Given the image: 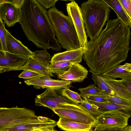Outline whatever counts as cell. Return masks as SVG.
<instances>
[{
  "label": "cell",
  "instance_id": "6da1fadb",
  "mask_svg": "<svg viewBox=\"0 0 131 131\" xmlns=\"http://www.w3.org/2000/svg\"><path fill=\"white\" fill-rule=\"evenodd\" d=\"M130 28L117 18L111 19L95 40L88 42L83 58L90 72L100 76L127 59L130 49Z\"/></svg>",
  "mask_w": 131,
  "mask_h": 131
},
{
  "label": "cell",
  "instance_id": "7a4b0ae2",
  "mask_svg": "<svg viewBox=\"0 0 131 131\" xmlns=\"http://www.w3.org/2000/svg\"><path fill=\"white\" fill-rule=\"evenodd\" d=\"M21 9L19 23L28 40L38 48L61 50L47 10L36 0H25Z\"/></svg>",
  "mask_w": 131,
  "mask_h": 131
},
{
  "label": "cell",
  "instance_id": "3957f363",
  "mask_svg": "<svg viewBox=\"0 0 131 131\" xmlns=\"http://www.w3.org/2000/svg\"><path fill=\"white\" fill-rule=\"evenodd\" d=\"M80 8L87 36L94 41L108 20L111 8L103 0L87 1Z\"/></svg>",
  "mask_w": 131,
  "mask_h": 131
},
{
  "label": "cell",
  "instance_id": "277c9868",
  "mask_svg": "<svg viewBox=\"0 0 131 131\" xmlns=\"http://www.w3.org/2000/svg\"><path fill=\"white\" fill-rule=\"evenodd\" d=\"M58 43L67 51L80 48L75 28L71 17L65 15L54 6L48 11Z\"/></svg>",
  "mask_w": 131,
  "mask_h": 131
},
{
  "label": "cell",
  "instance_id": "5b68a950",
  "mask_svg": "<svg viewBox=\"0 0 131 131\" xmlns=\"http://www.w3.org/2000/svg\"><path fill=\"white\" fill-rule=\"evenodd\" d=\"M38 118L34 111L24 107H0V131L17 124L36 121Z\"/></svg>",
  "mask_w": 131,
  "mask_h": 131
},
{
  "label": "cell",
  "instance_id": "8992f818",
  "mask_svg": "<svg viewBox=\"0 0 131 131\" xmlns=\"http://www.w3.org/2000/svg\"><path fill=\"white\" fill-rule=\"evenodd\" d=\"M52 110L59 117L95 126V118L85 110L79 104H64Z\"/></svg>",
  "mask_w": 131,
  "mask_h": 131
},
{
  "label": "cell",
  "instance_id": "52a82bcc",
  "mask_svg": "<svg viewBox=\"0 0 131 131\" xmlns=\"http://www.w3.org/2000/svg\"><path fill=\"white\" fill-rule=\"evenodd\" d=\"M63 89H46L43 93L36 96L35 105L46 107L52 110L64 104H77L64 95L62 93Z\"/></svg>",
  "mask_w": 131,
  "mask_h": 131
},
{
  "label": "cell",
  "instance_id": "ba28073f",
  "mask_svg": "<svg viewBox=\"0 0 131 131\" xmlns=\"http://www.w3.org/2000/svg\"><path fill=\"white\" fill-rule=\"evenodd\" d=\"M67 10L71 18L78 36L80 47L87 49V36L80 7L74 1L67 4Z\"/></svg>",
  "mask_w": 131,
  "mask_h": 131
},
{
  "label": "cell",
  "instance_id": "9c48e42d",
  "mask_svg": "<svg viewBox=\"0 0 131 131\" xmlns=\"http://www.w3.org/2000/svg\"><path fill=\"white\" fill-rule=\"evenodd\" d=\"M131 113L125 111L115 110L101 114L95 118V126L125 128L128 124Z\"/></svg>",
  "mask_w": 131,
  "mask_h": 131
},
{
  "label": "cell",
  "instance_id": "30bf717a",
  "mask_svg": "<svg viewBox=\"0 0 131 131\" xmlns=\"http://www.w3.org/2000/svg\"><path fill=\"white\" fill-rule=\"evenodd\" d=\"M57 122L47 117L38 116L36 121L14 125L0 131H34L50 127H55Z\"/></svg>",
  "mask_w": 131,
  "mask_h": 131
},
{
  "label": "cell",
  "instance_id": "8fae6325",
  "mask_svg": "<svg viewBox=\"0 0 131 131\" xmlns=\"http://www.w3.org/2000/svg\"><path fill=\"white\" fill-rule=\"evenodd\" d=\"M27 59L0 50V67L4 72L18 70L25 64Z\"/></svg>",
  "mask_w": 131,
  "mask_h": 131
},
{
  "label": "cell",
  "instance_id": "7c38bea8",
  "mask_svg": "<svg viewBox=\"0 0 131 131\" xmlns=\"http://www.w3.org/2000/svg\"><path fill=\"white\" fill-rule=\"evenodd\" d=\"M24 82L27 85H33L34 88L37 89H52L69 88L72 87L71 83H72L71 81L55 80L45 77L26 80Z\"/></svg>",
  "mask_w": 131,
  "mask_h": 131
},
{
  "label": "cell",
  "instance_id": "4fadbf2b",
  "mask_svg": "<svg viewBox=\"0 0 131 131\" xmlns=\"http://www.w3.org/2000/svg\"><path fill=\"white\" fill-rule=\"evenodd\" d=\"M21 16V9L16 8L11 3L0 4V19L4 20L8 27L13 26L19 23Z\"/></svg>",
  "mask_w": 131,
  "mask_h": 131
},
{
  "label": "cell",
  "instance_id": "5bb4252c",
  "mask_svg": "<svg viewBox=\"0 0 131 131\" xmlns=\"http://www.w3.org/2000/svg\"><path fill=\"white\" fill-rule=\"evenodd\" d=\"M5 32L6 51L28 58L33 55V52L24 45L19 40L13 37L6 29Z\"/></svg>",
  "mask_w": 131,
  "mask_h": 131
},
{
  "label": "cell",
  "instance_id": "9a60e30c",
  "mask_svg": "<svg viewBox=\"0 0 131 131\" xmlns=\"http://www.w3.org/2000/svg\"><path fill=\"white\" fill-rule=\"evenodd\" d=\"M88 71L79 63H73L67 71L58 76V78L62 80L71 81L72 83L82 82L87 78Z\"/></svg>",
  "mask_w": 131,
  "mask_h": 131
},
{
  "label": "cell",
  "instance_id": "2e32d148",
  "mask_svg": "<svg viewBox=\"0 0 131 131\" xmlns=\"http://www.w3.org/2000/svg\"><path fill=\"white\" fill-rule=\"evenodd\" d=\"M85 51L80 47L77 49L55 54L51 58L50 62L62 61L79 63L82 61Z\"/></svg>",
  "mask_w": 131,
  "mask_h": 131
},
{
  "label": "cell",
  "instance_id": "e0dca14e",
  "mask_svg": "<svg viewBox=\"0 0 131 131\" xmlns=\"http://www.w3.org/2000/svg\"><path fill=\"white\" fill-rule=\"evenodd\" d=\"M57 125L66 131H91L95 125L76 122L63 117H60Z\"/></svg>",
  "mask_w": 131,
  "mask_h": 131
},
{
  "label": "cell",
  "instance_id": "ac0fdd59",
  "mask_svg": "<svg viewBox=\"0 0 131 131\" xmlns=\"http://www.w3.org/2000/svg\"><path fill=\"white\" fill-rule=\"evenodd\" d=\"M103 78L114 95L131 102V92L124 86L120 80Z\"/></svg>",
  "mask_w": 131,
  "mask_h": 131
},
{
  "label": "cell",
  "instance_id": "d6986e66",
  "mask_svg": "<svg viewBox=\"0 0 131 131\" xmlns=\"http://www.w3.org/2000/svg\"><path fill=\"white\" fill-rule=\"evenodd\" d=\"M100 76L114 79L117 78L122 79L131 78V64L126 63L123 65H120Z\"/></svg>",
  "mask_w": 131,
  "mask_h": 131
},
{
  "label": "cell",
  "instance_id": "ffe728a7",
  "mask_svg": "<svg viewBox=\"0 0 131 131\" xmlns=\"http://www.w3.org/2000/svg\"><path fill=\"white\" fill-rule=\"evenodd\" d=\"M20 70L32 71L48 78H50V77L54 76L48 68L43 65L30 57L28 58L25 64L18 70Z\"/></svg>",
  "mask_w": 131,
  "mask_h": 131
},
{
  "label": "cell",
  "instance_id": "44dd1931",
  "mask_svg": "<svg viewBox=\"0 0 131 131\" xmlns=\"http://www.w3.org/2000/svg\"><path fill=\"white\" fill-rule=\"evenodd\" d=\"M115 12L119 19L126 26L131 27V19L127 15L118 0H103Z\"/></svg>",
  "mask_w": 131,
  "mask_h": 131
},
{
  "label": "cell",
  "instance_id": "7402d4cb",
  "mask_svg": "<svg viewBox=\"0 0 131 131\" xmlns=\"http://www.w3.org/2000/svg\"><path fill=\"white\" fill-rule=\"evenodd\" d=\"M100 114L109 111L119 110L131 112V107L118 105L109 102L98 103L89 101Z\"/></svg>",
  "mask_w": 131,
  "mask_h": 131
},
{
  "label": "cell",
  "instance_id": "603a6c76",
  "mask_svg": "<svg viewBox=\"0 0 131 131\" xmlns=\"http://www.w3.org/2000/svg\"><path fill=\"white\" fill-rule=\"evenodd\" d=\"M49 68L52 73L58 76L62 75L69 70L71 66L73 63L65 61H59L50 62Z\"/></svg>",
  "mask_w": 131,
  "mask_h": 131
},
{
  "label": "cell",
  "instance_id": "cb8c5ba5",
  "mask_svg": "<svg viewBox=\"0 0 131 131\" xmlns=\"http://www.w3.org/2000/svg\"><path fill=\"white\" fill-rule=\"evenodd\" d=\"M78 90L80 92L79 95L80 97L83 99L87 96H105L107 95L94 84H91L84 88H79Z\"/></svg>",
  "mask_w": 131,
  "mask_h": 131
},
{
  "label": "cell",
  "instance_id": "d4e9b609",
  "mask_svg": "<svg viewBox=\"0 0 131 131\" xmlns=\"http://www.w3.org/2000/svg\"><path fill=\"white\" fill-rule=\"evenodd\" d=\"M30 57L43 65L49 68L51 56L46 49L36 50L33 52V55Z\"/></svg>",
  "mask_w": 131,
  "mask_h": 131
},
{
  "label": "cell",
  "instance_id": "484cf974",
  "mask_svg": "<svg viewBox=\"0 0 131 131\" xmlns=\"http://www.w3.org/2000/svg\"><path fill=\"white\" fill-rule=\"evenodd\" d=\"M92 79L94 84L97 85L99 89L106 94L114 95V92L104 81L103 77L100 75L92 74Z\"/></svg>",
  "mask_w": 131,
  "mask_h": 131
},
{
  "label": "cell",
  "instance_id": "4316f807",
  "mask_svg": "<svg viewBox=\"0 0 131 131\" xmlns=\"http://www.w3.org/2000/svg\"><path fill=\"white\" fill-rule=\"evenodd\" d=\"M105 98L108 102L120 105L131 107V102L114 95H107L105 96Z\"/></svg>",
  "mask_w": 131,
  "mask_h": 131
},
{
  "label": "cell",
  "instance_id": "83f0119b",
  "mask_svg": "<svg viewBox=\"0 0 131 131\" xmlns=\"http://www.w3.org/2000/svg\"><path fill=\"white\" fill-rule=\"evenodd\" d=\"M63 94L68 98L77 104L81 103L83 101L79 94L75 92L70 90L69 88L63 89Z\"/></svg>",
  "mask_w": 131,
  "mask_h": 131
},
{
  "label": "cell",
  "instance_id": "f1b7e54d",
  "mask_svg": "<svg viewBox=\"0 0 131 131\" xmlns=\"http://www.w3.org/2000/svg\"><path fill=\"white\" fill-rule=\"evenodd\" d=\"M5 23L0 19V42L2 50L6 51V28Z\"/></svg>",
  "mask_w": 131,
  "mask_h": 131
},
{
  "label": "cell",
  "instance_id": "f546056e",
  "mask_svg": "<svg viewBox=\"0 0 131 131\" xmlns=\"http://www.w3.org/2000/svg\"><path fill=\"white\" fill-rule=\"evenodd\" d=\"M18 77L25 79H36L45 77L36 72L29 70H24Z\"/></svg>",
  "mask_w": 131,
  "mask_h": 131
},
{
  "label": "cell",
  "instance_id": "4dcf8cb0",
  "mask_svg": "<svg viewBox=\"0 0 131 131\" xmlns=\"http://www.w3.org/2000/svg\"><path fill=\"white\" fill-rule=\"evenodd\" d=\"M83 99L82 102L80 104L85 110L93 115L97 116L101 114L85 97Z\"/></svg>",
  "mask_w": 131,
  "mask_h": 131
},
{
  "label": "cell",
  "instance_id": "1f68e13d",
  "mask_svg": "<svg viewBox=\"0 0 131 131\" xmlns=\"http://www.w3.org/2000/svg\"><path fill=\"white\" fill-rule=\"evenodd\" d=\"M118 0L127 15L131 19V0Z\"/></svg>",
  "mask_w": 131,
  "mask_h": 131
},
{
  "label": "cell",
  "instance_id": "d6a6232c",
  "mask_svg": "<svg viewBox=\"0 0 131 131\" xmlns=\"http://www.w3.org/2000/svg\"><path fill=\"white\" fill-rule=\"evenodd\" d=\"M124 128L96 125L93 131H124Z\"/></svg>",
  "mask_w": 131,
  "mask_h": 131
},
{
  "label": "cell",
  "instance_id": "836d02e7",
  "mask_svg": "<svg viewBox=\"0 0 131 131\" xmlns=\"http://www.w3.org/2000/svg\"><path fill=\"white\" fill-rule=\"evenodd\" d=\"M39 4L43 8L46 9L55 6L58 0H36Z\"/></svg>",
  "mask_w": 131,
  "mask_h": 131
},
{
  "label": "cell",
  "instance_id": "e575fe53",
  "mask_svg": "<svg viewBox=\"0 0 131 131\" xmlns=\"http://www.w3.org/2000/svg\"><path fill=\"white\" fill-rule=\"evenodd\" d=\"M85 97L88 101L98 103H106L108 102L105 99V96H87Z\"/></svg>",
  "mask_w": 131,
  "mask_h": 131
},
{
  "label": "cell",
  "instance_id": "d590c367",
  "mask_svg": "<svg viewBox=\"0 0 131 131\" xmlns=\"http://www.w3.org/2000/svg\"><path fill=\"white\" fill-rule=\"evenodd\" d=\"M120 80L124 86L131 92V78Z\"/></svg>",
  "mask_w": 131,
  "mask_h": 131
},
{
  "label": "cell",
  "instance_id": "8d00e7d4",
  "mask_svg": "<svg viewBox=\"0 0 131 131\" xmlns=\"http://www.w3.org/2000/svg\"><path fill=\"white\" fill-rule=\"evenodd\" d=\"M25 0H11L10 3L13 4L16 7L21 9Z\"/></svg>",
  "mask_w": 131,
  "mask_h": 131
},
{
  "label": "cell",
  "instance_id": "74e56055",
  "mask_svg": "<svg viewBox=\"0 0 131 131\" xmlns=\"http://www.w3.org/2000/svg\"><path fill=\"white\" fill-rule=\"evenodd\" d=\"M54 127H46L36 130V131H57L54 128Z\"/></svg>",
  "mask_w": 131,
  "mask_h": 131
},
{
  "label": "cell",
  "instance_id": "f35d334b",
  "mask_svg": "<svg viewBox=\"0 0 131 131\" xmlns=\"http://www.w3.org/2000/svg\"><path fill=\"white\" fill-rule=\"evenodd\" d=\"M124 131H131V126L130 125L127 126L125 128Z\"/></svg>",
  "mask_w": 131,
  "mask_h": 131
},
{
  "label": "cell",
  "instance_id": "ab89813d",
  "mask_svg": "<svg viewBox=\"0 0 131 131\" xmlns=\"http://www.w3.org/2000/svg\"><path fill=\"white\" fill-rule=\"evenodd\" d=\"M10 0H0V4L6 3H10Z\"/></svg>",
  "mask_w": 131,
  "mask_h": 131
},
{
  "label": "cell",
  "instance_id": "60d3db41",
  "mask_svg": "<svg viewBox=\"0 0 131 131\" xmlns=\"http://www.w3.org/2000/svg\"><path fill=\"white\" fill-rule=\"evenodd\" d=\"M3 72H4L3 69L0 67V73Z\"/></svg>",
  "mask_w": 131,
  "mask_h": 131
},
{
  "label": "cell",
  "instance_id": "b9f144b4",
  "mask_svg": "<svg viewBox=\"0 0 131 131\" xmlns=\"http://www.w3.org/2000/svg\"><path fill=\"white\" fill-rule=\"evenodd\" d=\"M0 50H2L1 46V44L0 42Z\"/></svg>",
  "mask_w": 131,
  "mask_h": 131
},
{
  "label": "cell",
  "instance_id": "7bdbcfd3",
  "mask_svg": "<svg viewBox=\"0 0 131 131\" xmlns=\"http://www.w3.org/2000/svg\"><path fill=\"white\" fill-rule=\"evenodd\" d=\"M36 131V130H35V131Z\"/></svg>",
  "mask_w": 131,
  "mask_h": 131
}]
</instances>
